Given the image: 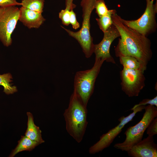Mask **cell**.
Here are the masks:
<instances>
[{
	"label": "cell",
	"instance_id": "7c38bea8",
	"mask_svg": "<svg viewBox=\"0 0 157 157\" xmlns=\"http://www.w3.org/2000/svg\"><path fill=\"white\" fill-rule=\"evenodd\" d=\"M19 20L28 28H38L46 20L42 13L22 6L19 8Z\"/></svg>",
	"mask_w": 157,
	"mask_h": 157
},
{
	"label": "cell",
	"instance_id": "e0dca14e",
	"mask_svg": "<svg viewBox=\"0 0 157 157\" xmlns=\"http://www.w3.org/2000/svg\"><path fill=\"white\" fill-rule=\"evenodd\" d=\"M12 77L9 73L0 74V85L4 88L3 92L7 94H12L17 91L16 87L13 86L10 83Z\"/></svg>",
	"mask_w": 157,
	"mask_h": 157
},
{
	"label": "cell",
	"instance_id": "9a60e30c",
	"mask_svg": "<svg viewBox=\"0 0 157 157\" xmlns=\"http://www.w3.org/2000/svg\"><path fill=\"white\" fill-rule=\"evenodd\" d=\"M116 12L115 10H109L106 15L96 19L99 28L103 33L106 32L113 24L112 16Z\"/></svg>",
	"mask_w": 157,
	"mask_h": 157
},
{
	"label": "cell",
	"instance_id": "2e32d148",
	"mask_svg": "<svg viewBox=\"0 0 157 157\" xmlns=\"http://www.w3.org/2000/svg\"><path fill=\"white\" fill-rule=\"evenodd\" d=\"M120 64L124 68L133 69H140L144 72L140 62L134 57L129 56L119 57Z\"/></svg>",
	"mask_w": 157,
	"mask_h": 157
},
{
	"label": "cell",
	"instance_id": "5b68a950",
	"mask_svg": "<svg viewBox=\"0 0 157 157\" xmlns=\"http://www.w3.org/2000/svg\"><path fill=\"white\" fill-rule=\"evenodd\" d=\"M145 112L141 120L134 126L127 128L124 133L126 138L122 142L115 144L114 147L122 151H128L133 145L142 139L148 126L157 116V108L148 105L145 106Z\"/></svg>",
	"mask_w": 157,
	"mask_h": 157
},
{
	"label": "cell",
	"instance_id": "ac0fdd59",
	"mask_svg": "<svg viewBox=\"0 0 157 157\" xmlns=\"http://www.w3.org/2000/svg\"><path fill=\"white\" fill-rule=\"evenodd\" d=\"M44 2V0H22L21 3L23 7L42 13L43 12Z\"/></svg>",
	"mask_w": 157,
	"mask_h": 157
},
{
	"label": "cell",
	"instance_id": "8fae6325",
	"mask_svg": "<svg viewBox=\"0 0 157 157\" xmlns=\"http://www.w3.org/2000/svg\"><path fill=\"white\" fill-rule=\"evenodd\" d=\"M132 157H156L157 145L153 136H148L133 145L127 151Z\"/></svg>",
	"mask_w": 157,
	"mask_h": 157
},
{
	"label": "cell",
	"instance_id": "3957f363",
	"mask_svg": "<svg viewBox=\"0 0 157 157\" xmlns=\"http://www.w3.org/2000/svg\"><path fill=\"white\" fill-rule=\"evenodd\" d=\"M96 0H81L83 22L81 29L74 32L61 26L69 35L75 38L81 47L85 57L89 58L94 53V44L90 33V19L91 14L95 9Z\"/></svg>",
	"mask_w": 157,
	"mask_h": 157
},
{
	"label": "cell",
	"instance_id": "44dd1931",
	"mask_svg": "<svg viewBox=\"0 0 157 157\" xmlns=\"http://www.w3.org/2000/svg\"><path fill=\"white\" fill-rule=\"evenodd\" d=\"M148 136H153L157 134V118H155L150 124L146 130Z\"/></svg>",
	"mask_w": 157,
	"mask_h": 157
},
{
	"label": "cell",
	"instance_id": "6da1fadb",
	"mask_svg": "<svg viewBox=\"0 0 157 157\" xmlns=\"http://www.w3.org/2000/svg\"><path fill=\"white\" fill-rule=\"evenodd\" d=\"M117 12L112 16L113 24L118 30L120 38L115 49V56H129L135 58L144 72L152 56L151 42L147 37L126 26Z\"/></svg>",
	"mask_w": 157,
	"mask_h": 157
},
{
	"label": "cell",
	"instance_id": "d4e9b609",
	"mask_svg": "<svg viewBox=\"0 0 157 157\" xmlns=\"http://www.w3.org/2000/svg\"><path fill=\"white\" fill-rule=\"evenodd\" d=\"M74 0H65V8L70 10H73L76 7V5L73 3Z\"/></svg>",
	"mask_w": 157,
	"mask_h": 157
},
{
	"label": "cell",
	"instance_id": "52a82bcc",
	"mask_svg": "<svg viewBox=\"0 0 157 157\" xmlns=\"http://www.w3.org/2000/svg\"><path fill=\"white\" fill-rule=\"evenodd\" d=\"M19 15V8L15 6L0 7V40L6 46L12 43L11 35Z\"/></svg>",
	"mask_w": 157,
	"mask_h": 157
},
{
	"label": "cell",
	"instance_id": "cb8c5ba5",
	"mask_svg": "<svg viewBox=\"0 0 157 157\" xmlns=\"http://www.w3.org/2000/svg\"><path fill=\"white\" fill-rule=\"evenodd\" d=\"M16 5L21 6V3L17 2V0H0V7H1Z\"/></svg>",
	"mask_w": 157,
	"mask_h": 157
},
{
	"label": "cell",
	"instance_id": "ffe728a7",
	"mask_svg": "<svg viewBox=\"0 0 157 157\" xmlns=\"http://www.w3.org/2000/svg\"><path fill=\"white\" fill-rule=\"evenodd\" d=\"M70 10L65 8L62 10L59 13V17L61 20L62 24L66 26L69 24L70 17Z\"/></svg>",
	"mask_w": 157,
	"mask_h": 157
},
{
	"label": "cell",
	"instance_id": "5bb4252c",
	"mask_svg": "<svg viewBox=\"0 0 157 157\" xmlns=\"http://www.w3.org/2000/svg\"><path fill=\"white\" fill-rule=\"evenodd\" d=\"M18 142L17 145L12 151L9 157H13L18 153L23 151H31L40 144L38 142L31 140L25 135L22 136Z\"/></svg>",
	"mask_w": 157,
	"mask_h": 157
},
{
	"label": "cell",
	"instance_id": "30bf717a",
	"mask_svg": "<svg viewBox=\"0 0 157 157\" xmlns=\"http://www.w3.org/2000/svg\"><path fill=\"white\" fill-rule=\"evenodd\" d=\"M103 39L99 43L94 44V53L95 59L104 60L107 62L115 64L110 53V48L113 41L120 36L118 30L113 24L105 32Z\"/></svg>",
	"mask_w": 157,
	"mask_h": 157
},
{
	"label": "cell",
	"instance_id": "7402d4cb",
	"mask_svg": "<svg viewBox=\"0 0 157 157\" xmlns=\"http://www.w3.org/2000/svg\"><path fill=\"white\" fill-rule=\"evenodd\" d=\"M148 104L154 105L157 107V96H156L154 98L151 99H143L138 104L134 105V106L131 109L132 110L137 107L141 106H145L146 105Z\"/></svg>",
	"mask_w": 157,
	"mask_h": 157
},
{
	"label": "cell",
	"instance_id": "277c9868",
	"mask_svg": "<svg viewBox=\"0 0 157 157\" xmlns=\"http://www.w3.org/2000/svg\"><path fill=\"white\" fill-rule=\"evenodd\" d=\"M104 61L103 60L95 59L94 65L91 68L78 71L74 76V90L86 107L93 92L96 79Z\"/></svg>",
	"mask_w": 157,
	"mask_h": 157
},
{
	"label": "cell",
	"instance_id": "7a4b0ae2",
	"mask_svg": "<svg viewBox=\"0 0 157 157\" xmlns=\"http://www.w3.org/2000/svg\"><path fill=\"white\" fill-rule=\"evenodd\" d=\"M86 107L74 90L63 115L67 131L78 143L82 140L88 124Z\"/></svg>",
	"mask_w": 157,
	"mask_h": 157
},
{
	"label": "cell",
	"instance_id": "d6986e66",
	"mask_svg": "<svg viewBox=\"0 0 157 157\" xmlns=\"http://www.w3.org/2000/svg\"><path fill=\"white\" fill-rule=\"evenodd\" d=\"M96 13L99 17L106 14L109 11L104 0H96L95 5Z\"/></svg>",
	"mask_w": 157,
	"mask_h": 157
},
{
	"label": "cell",
	"instance_id": "9c48e42d",
	"mask_svg": "<svg viewBox=\"0 0 157 157\" xmlns=\"http://www.w3.org/2000/svg\"><path fill=\"white\" fill-rule=\"evenodd\" d=\"M145 107L144 106H138L133 109V112L128 116L126 117L122 116L119 118L118 121L119 123L106 133L102 135L100 137L99 140L90 147L89 150V153L95 154L109 147L122 131L125 125L132 120L137 113L141 112L144 109Z\"/></svg>",
	"mask_w": 157,
	"mask_h": 157
},
{
	"label": "cell",
	"instance_id": "603a6c76",
	"mask_svg": "<svg viewBox=\"0 0 157 157\" xmlns=\"http://www.w3.org/2000/svg\"><path fill=\"white\" fill-rule=\"evenodd\" d=\"M70 17L69 23L71 24L72 28L75 30L79 28L80 26V24L77 21L75 13L74 11L73 10L70 11Z\"/></svg>",
	"mask_w": 157,
	"mask_h": 157
},
{
	"label": "cell",
	"instance_id": "8992f818",
	"mask_svg": "<svg viewBox=\"0 0 157 157\" xmlns=\"http://www.w3.org/2000/svg\"><path fill=\"white\" fill-rule=\"evenodd\" d=\"M154 0H146V6L142 16L138 19L127 20L120 17L122 22L127 26L139 33L147 36L155 32L157 28L156 15L157 13V1L154 4Z\"/></svg>",
	"mask_w": 157,
	"mask_h": 157
},
{
	"label": "cell",
	"instance_id": "4fadbf2b",
	"mask_svg": "<svg viewBox=\"0 0 157 157\" xmlns=\"http://www.w3.org/2000/svg\"><path fill=\"white\" fill-rule=\"evenodd\" d=\"M28 116L27 128L25 135L32 140L35 141L40 144L44 141L42 137L41 131L39 127L35 124L32 114L30 112H27Z\"/></svg>",
	"mask_w": 157,
	"mask_h": 157
},
{
	"label": "cell",
	"instance_id": "ba28073f",
	"mask_svg": "<svg viewBox=\"0 0 157 157\" xmlns=\"http://www.w3.org/2000/svg\"><path fill=\"white\" fill-rule=\"evenodd\" d=\"M144 72L140 69L123 68L120 72L122 90L129 97H137L145 86Z\"/></svg>",
	"mask_w": 157,
	"mask_h": 157
}]
</instances>
